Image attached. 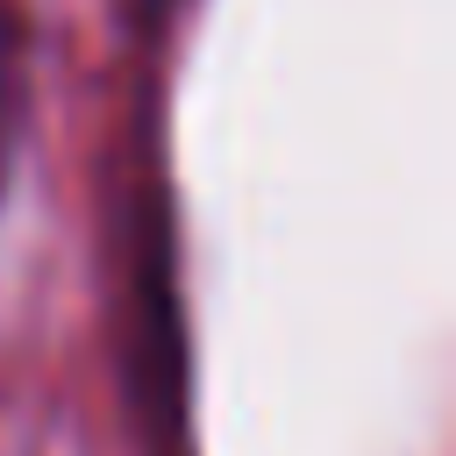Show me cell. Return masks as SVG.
I'll use <instances>...</instances> for the list:
<instances>
[{"label":"cell","instance_id":"cell-1","mask_svg":"<svg viewBox=\"0 0 456 456\" xmlns=\"http://www.w3.org/2000/svg\"><path fill=\"white\" fill-rule=\"evenodd\" d=\"M21 128H28V14L0 0V192L21 150Z\"/></svg>","mask_w":456,"mask_h":456},{"label":"cell","instance_id":"cell-2","mask_svg":"<svg viewBox=\"0 0 456 456\" xmlns=\"http://www.w3.org/2000/svg\"><path fill=\"white\" fill-rule=\"evenodd\" d=\"M150 7H178V0H150Z\"/></svg>","mask_w":456,"mask_h":456}]
</instances>
